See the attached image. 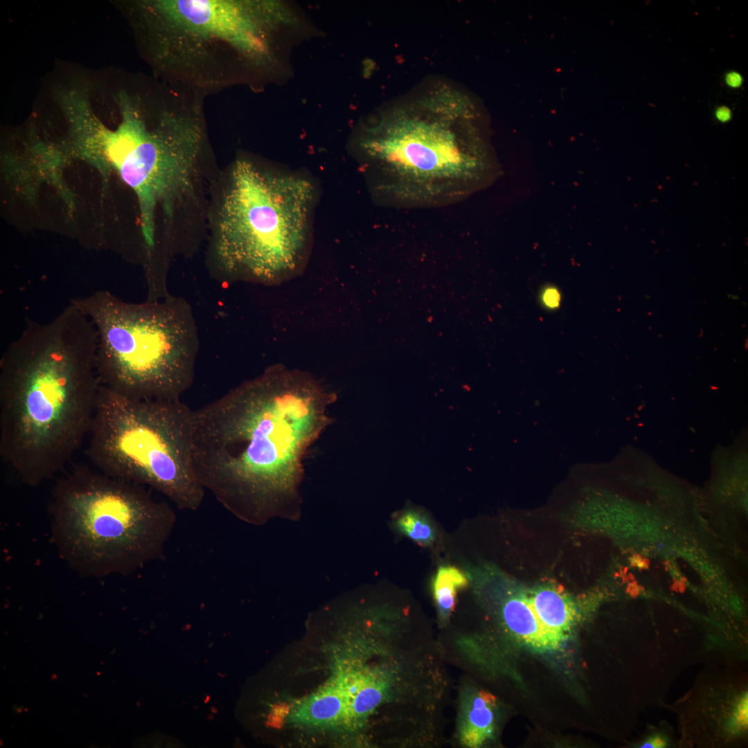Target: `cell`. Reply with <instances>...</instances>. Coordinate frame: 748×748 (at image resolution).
Wrapping results in <instances>:
<instances>
[{
  "instance_id": "6da1fadb",
  "label": "cell",
  "mask_w": 748,
  "mask_h": 748,
  "mask_svg": "<svg viewBox=\"0 0 748 748\" xmlns=\"http://www.w3.org/2000/svg\"><path fill=\"white\" fill-rule=\"evenodd\" d=\"M337 400L310 373L274 365L193 410L195 471L240 519L262 525L297 519L303 461L332 419Z\"/></svg>"
},
{
  "instance_id": "7a4b0ae2",
  "label": "cell",
  "mask_w": 748,
  "mask_h": 748,
  "mask_svg": "<svg viewBox=\"0 0 748 748\" xmlns=\"http://www.w3.org/2000/svg\"><path fill=\"white\" fill-rule=\"evenodd\" d=\"M98 334L69 301L46 323L27 319L0 360V455L36 486L62 471L88 436L100 387Z\"/></svg>"
},
{
  "instance_id": "3957f363",
  "label": "cell",
  "mask_w": 748,
  "mask_h": 748,
  "mask_svg": "<svg viewBox=\"0 0 748 748\" xmlns=\"http://www.w3.org/2000/svg\"><path fill=\"white\" fill-rule=\"evenodd\" d=\"M470 100L435 83L383 110L362 130L359 146L382 177L377 186L404 207L452 203L494 181L479 144Z\"/></svg>"
},
{
  "instance_id": "277c9868",
  "label": "cell",
  "mask_w": 748,
  "mask_h": 748,
  "mask_svg": "<svg viewBox=\"0 0 748 748\" xmlns=\"http://www.w3.org/2000/svg\"><path fill=\"white\" fill-rule=\"evenodd\" d=\"M157 76L205 96L275 75L276 3L241 0H153L132 7Z\"/></svg>"
},
{
  "instance_id": "5b68a950",
  "label": "cell",
  "mask_w": 748,
  "mask_h": 748,
  "mask_svg": "<svg viewBox=\"0 0 748 748\" xmlns=\"http://www.w3.org/2000/svg\"><path fill=\"white\" fill-rule=\"evenodd\" d=\"M205 96L168 82L152 96L129 101L119 121L105 132L102 164L115 170L135 193L145 247H156L158 210L172 218L195 192L206 152Z\"/></svg>"
},
{
  "instance_id": "8992f818",
  "label": "cell",
  "mask_w": 748,
  "mask_h": 748,
  "mask_svg": "<svg viewBox=\"0 0 748 748\" xmlns=\"http://www.w3.org/2000/svg\"><path fill=\"white\" fill-rule=\"evenodd\" d=\"M49 512L53 544L85 577L126 576L159 559L176 522L145 486L85 466L58 480Z\"/></svg>"
},
{
  "instance_id": "52a82bcc",
  "label": "cell",
  "mask_w": 748,
  "mask_h": 748,
  "mask_svg": "<svg viewBox=\"0 0 748 748\" xmlns=\"http://www.w3.org/2000/svg\"><path fill=\"white\" fill-rule=\"evenodd\" d=\"M94 325L101 385L136 399L179 400L191 386L199 350L189 305L169 295L127 303L107 290L69 300Z\"/></svg>"
},
{
  "instance_id": "ba28073f",
  "label": "cell",
  "mask_w": 748,
  "mask_h": 748,
  "mask_svg": "<svg viewBox=\"0 0 748 748\" xmlns=\"http://www.w3.org/2000/svg\"><path fill=\"white\" fill-rule=\"evenodd\" d=\"M314 193L305 179L236 161L215 222L220 267L264 283L291 276L304 255Z\"/></svg>"
},
{
  "instance_id": "9c48e42d",
  "label": "cell",
  "mask_w": 748,
  "mask_h": 748,
  "mask_svg": "<svg viewBox=\"0 0 748 748\" xmlns=\"http://www.w3.org/2000/svg\"><path fill=\"white\" fill-rule=\"evenodd\" d=\"M193 416L180 399L132 398L100 385L87 454L100 472L196 510L205 490L193 465Z\"/></svg>"
},
{
  "instance_id": "30bf717a",
  "label": "cell",
  "mask_w": 748,
  "mask_h": 748,
  "mask_svg": "<svg viewBox=\"0 0 748 748\" xmlns=\"http://www.w3.org/2000/svg\"><path fill=\"white\" fill-rule=\"evenodd\" d=\"M500 616L506 630L533 650H555L562 644L542 625L528 595L517 594L506 597L501 604Z\"/></svg>"
},
{
  "instance_id": "8fae6325",
  "label": "cell",
  "mask_w": 748,
  "mask_h": 748,
  "mask_svg": "<svg viewBox=\"0 0 748 748\" xmlns=\"http://www.w3.org/2000/svg\"><path fill=\"white\" fill-rule=\"evenodd\" d=\"M496 699L490 693L465 689L460 696L458 735L467 747H479L493 738Z\"/></svg>"
},
{
  "instance_id": "7c38bea8",
  "label": "cell",
  "mask_w": 748,
  "mask_h": 748,
  "mask_svg": "<svg viewBox=\"0 0 748 748\" xmlns=\"http://www.w3.org/2000/svg\"><path fill=\"white\" fill-rule=\"evenodd\" d=\"M531 603L545 628L561 643L567 639L576 618L575 607L559 589L543 586L528 595Z\"/></svg>"
},
{
  "instance_id": "4fadbf2b",
  "label": "cell",
  "mask_w": 748,
  "mask_h": 748,
  "mask_svg": "<svg viewBox=\"0 0 748 748\" xmlns=\"http://www.w3.org/2000/svg\"><path fill=\"white\" fill-rule=\"evenodd\" d=\"M347 706V695L344 685H330L301 702L293 713L300 723L322 725L344 717Z\"/></svg>"
},
{
  "instance_id": "5bb4252c",
  "label": "cell",
  "mask_w": 748,
  "mask_h": 748,
  "mask_svg": "<svg viewBox=\"0 0 748 748\" xmlns=\"http://www.w3.org/2000/svg\"><path fill=\"white\" fill-rule=\"evenodd\" d=\"M467 584V578L458 569L441 566L433 578L432 591L440 621H448L454 609L457 591Z\"/></svg>"
},
{
  "instance_id": "9a60e30c",
  "label": "cell",
  "mask_w": 748,
  "mask_h": 748,
  "mask_svg": "<svg viewBox=\"0 0 748 748\" xmlns=\"http://www.w3.org/2000/svg\"><path fill=\"white\" fill-rule=\"evenodd\" d=\"M398 529L418 544L427 546L434 541L436 531L429 519L420 511L407 510L395 520Z\"/></svg>"
},
{
  "instance_id": "2e32d148",
  "label": "cell",
  "mask_w": 748,
  "mask_h": 748,
  "mask_svg": "<svg viewBox=\"0 0 748 748\" xmlns=\"http://www.w3.org/2000/svg\"><path fill=\"white\" fill-rule=\"evenodd\" d=\"M748 699L746 693L738 702L731 720L730 727L733 732H740L747 728Z\"/></svg>"
},
{
  "instance_id": "e0dca14e",
  "label": "cell",
  "mask_w": 748,
  "mask_h": 748,
  "mask_svg": "<svg viewBox=\"0 0 748 748\" xmlns=\"http://www.w3.org/2000/svg\"><path fill=\"white\" fill-rule=\"evenodd\" d=\"M544 304L550 308H555L559 304L560 294L554 288L546 290L543 295Z\"/></svg>"
},
{
  "instance_id": "ac0fdd59",
  "label": "cell",
  "mask_w": 748,
  "mask_h": 748,
  "mask_svg": "<svg viewBox=\"0 0 748 748\" xmlns=\"http://www.w3.org/2000/svg\"><path fill=\"white\" fill-rule=\"evenodd\" d=\"M667 745V742L665 738L661 736H654L651 737L642 747H652V748H661L665 747Z\"/></svg>"
},
{
  "instance_id": "d6986e66",
  "label": "cell",
  "mask_w": 748,
  "mask_h": 748,
  "mask_svg": "<svg viewBox=\"0 0 748 748\" xmlns=\"http://www.w3.org/2000/svg\"><path fill=\"white\" fill-rule=\"evenodd\" d=\"M726 82L730 87H738L740 86L742 78L738 73L733 71L727 75Z\"/></svg>"
},
{
  "instance_id": "ffe728a7",
  "label": "cell",
  "mask_w": 748,
  "mask_h": 748,
  "mask_svg": "<svg viewBox=\"0 0 748 748\" xmlns=\"http://www.w3.org/2000/svg\"><path fill=\"white\" fill-rule=\"evenodd\" d=\"M731 111L726 107H721L716 111V116L722 122H726L731 118Z\"/></svg>"
}]
</instances>
